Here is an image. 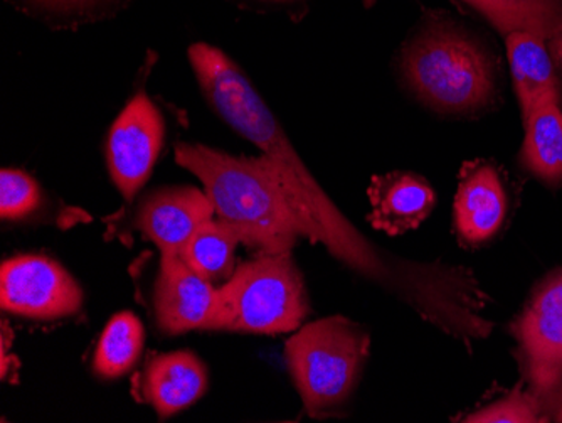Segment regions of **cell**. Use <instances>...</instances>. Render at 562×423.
I'll use <instances>...</instances> for the list:
<instances>
[{
	"mask_svg": "<svg viewBox=\"0 0 562 423\" xmlns=\"http://www.w3.org/2000/svg\"><path fill=\"white\" fill-rule=\"evenodd\" d=\"M369 349L368 331L344 315L311 322L286 341V365L308 416L327 419L349 402Z\"/></svg>",
	"mask_w": 562,
	"mask_h": 423,
	"instance_id": "cell-3",
	"label": "cell"
},
{
	"mask_svg": "<svg viewBox=\"0 0 562 423\" xmlns=\"http://www.w3.org/2000/svg\"><path fill=\"white\" fill-rule=\"evenodd\" d=\"M0 305L22 318L55 321L80 311L83 290L58 261L22 255L2 261Z\"/></svg>",
	"mask_w": 562,
	"mask_h": 423,
	"instance_id": "cell-6",
	"label": "cell"
},
{
	"mask_svg": "<svg viewBox=\"0 0 562 423\" xmlns=\"http://www.w3.org/2000/svg\"><path fill=\"white\" fill-rule=\"evenodd\" d=\"M145 331L132 312L113 315L94 352L93 371L103 380H116L131 371L144 352Z\"/></svg>",
	"mask_w": 562,
	"mask_h": 423,
	"instance_id": "cell-17",
	"label": "cell"
},
{
	"mask_svg": "<svg viewBox=\"0 0 562 423\" xmlns=\"http://www.w3.org/2000/svg\"><path fill=\"white\" fill-rule=\"evenodd\" d=\"M507 216V194L488 164L467 166L458 182L453 226L460 242L479 246L497 235Z\"/></svg>",
	"mask_w": 562,
	"mask_h": 423,
	"instance_id": "cell-12",
	"label": "cell"
},
{
	"mask_svg": "<svg viewBox=\"0 0 562 423\" xmlns=\"http://www.w3.org/2000/svg\"><path fill=\"white\" fill-rule=\"evenodd\" d=\"M206 365L192 352L151 356L134 381V394L156 410L160 420L194 405L206 393Z\"/></svg>",
	"mask_w": 562,
	"mask_h": 423,
	"instance_id": "cell-11",
	"label": "cell"
},
{
	"mask_svg": "<svg viewBox=\"0 0 562 423\" xmlns=\"http://www.w3.org/2000/svg\"><path fill=\"white\" fill-rule=\"evenodd\" d=\"M562 419V400L539 391H520L505 394L497 402L469 413L462 422L469 423H530Z\"/></svg>",
	"mask_w": 562,
	"mask_h": 423,
	"instance_id": "cell-19",
	"label": "cell"
},
{
	"mask_svg": "<svg viewBox=\"0 0 562 423\" xmlns=\"http://www.w3.org/2000/svg\"><path fill=\"white\" fill-rule=\"evenodd\" d=\"M41 191L30 174L4 169L0 174V216L4 221L22 220L37 210Z\"/></svg>",
	"mask_w": 562,
	"mask_h": 423,
	"instance_id": "cell-20",
	"label": "cell"
},
{
	"mask_svg": "<svg viewBox=\"0 0 562 423\" xmlns=\"http://www.w3.org/2000/svg\"><path fill=\"white\" fill-rule=\"evenodd\" d=\"M508 36L527 33L549 41L562 31V0H463Z\"/></svg>",
	"mask_w": 562,
	"mask_h": 423,
	"instance_id": "cell-16",
	"label": "cell"
},
{
	"mask_svg": "<svg viewBox=\"0 0 562 423\" xmlns=\"http://www.w3.org/2000/svg\"><path fill=\"white\" fill-rule=\"evenodd\" d=\"M403 73L423 102L438 112H475L494 100V63L479 43L453 27L423 31L404 49Z\"/></svg>",
	"mask_w": 562,
	"mask_h": 423,
	"instance_id": "cell-4",
	"label": "cell"
},
{
	"mask_svg": "<svg viewBox=\"0 0 562 423\" xmlns=\"http://www.w3.org/2000/svg\"><path fill=\"white\" fill-rule=\"evenodd\" d=\"M189 62L214 112L260 148L302 226L303 238L324 245L331 257L396 296L448 336L467 343L482 333L488 297L472 270L440 260L394 257L369 242L308 172L243 69L206 43L189 47Z\"/></svg>",
	"mask_w": 562,
	"mask_h": 423,
	"instance_id": "cell-1",
	"label": "cell"
},
{
	"mask_svg": "<svg viewBox=\"0 0 562 423\" xmlns=\"http://www.w3.org/2000/svg\"><path fill=\"white\" fill-rule=\"evenodd\" d=\"M214 216L206 192L192 186L154 189L142 199L135 229L150 240L160 255H181L186 243Z\"/></svg>",
	"mask_w": 562,
	"mask_h": 423,
	"instance_id": "cell-10",
	"label": "cell"
},
{
	"mask_svg": "<svg viewBox=\"0 0 562 423\" xmlns=\"http://www.w3.org/2000/svg\"><path fill=\"white\" fill-rule=\"evenodd\" d=\"M507 55L524 122L544 98L562 105V81L544 40L527 33L508 34Z\"/></svg>",
	"mask_w": 562,
	"mask_h": 423,
	"instance_id": "cell-14",
	"label": "cell"
},
{
	"mask_svg": "<svg viewBox=\"0 0 562 423\" xmlns=\"http://www.w3.org/2000/svg\"><path fill=\"white\" fill-rule=\"evenodd\" d=\"M308 314V290L292 252L258 254L239 265L226 286L221 287L211 331L292 333Z\"/></svg>",
	"mask_w": 562,
	"mask_h": 423,
	"instance_id": "cell-5",
	"label": "cell"
},
{
	"mask_svg": "<svg viewBox=\"0 0 562 423\" xmlns=\"http://www.w3.org/2000/svg\"><path fill=\"white\" fill-rule=\"evenodd\" d=\"M176 160L198 176L217 220L235 230L241 245L258 254L293 252L302 226L263 157H235L181 142Z\"/></svg>",
	"mask_w": 562,
	"mask_h": 423,
	"instance_id": "cell-2",
	"label": "cell"
},
{
	"mask_svg": "<svg viewBox=\"0 0 562 423\" xmlns=\"http://www.w3.org/2000/svg\"><path fill=\"white\" fill-rule=\"evenodd\" d=\"M239 243L232 226L211 218L186 243L181 257L199 276L213 282L235 274V252Z\"/></svg>",
	"mask_w": 562,
	"mask_h": 423,
	"instance_id": "cell-18",
	"label": "cell"
},
{
	"mask_svg": "<svg viewBox=\"0 0 562 423\" xmlns=\"http://www.w3.org/2000/svg\"><path fill=\"white\" fill-rule=\"evenodd\" d=\"M154 305L157 326L164 334L211 331L220 305V289L192 270L181 255H162Z\"/></svg>",
	"mask_w": 562,
	"mask_h": 423,
	"instance_id": "cell-9",
	"label": "cell"
},
{
	"mask_svg": "<svg viewBox=\"0 0 562 423\" xmlns=\"http://www.w3.org/2000/svg\"><path fill=\"white\" fill-rule=\"evenodd\" d=\"M372 211L369 223L390 236L418 229L429 216L437 196L425 179L409 172H394L372 179Z\"/></svg>",
	"mask_w": 562,
	"mask_h": 423,
	"instance_id": "cell-13",
	"label": "cell"
},
{
	"mask_svg": "<svg viewBox=\"0 0 562 423\" xmlns=\"http://www.w3.org/2000/svg\"><path fill=\"white\" fill-rule=\"evenodd\" d=\"M526 125L520 160L524 167L548 186L562 182L561 103L544 98L536 105Z\"/></svg>",
	"mask_w": 562,
	"mask_h": 423,
	"instance_id": "cell-15",
	"label": "cell"
},
{
	"mask_svg": "<svg viewBox=\"0 0 562 423\" xmlns=\"http://www.w3.org/2000/svg\"><path fill=\"white\" fill-rule=\"evenodd\" d=\"M549 53H551L552 59H554L555 66L559 71H562V31L555 34L554 37L548 41Z\"/></svg>",
	"mask_w": 562,
	"mask_h": 423,
	"instance_id": "cell-21",
	"label": "cell"
},
{
	"mask_svg": "<svg viewBox=\"0 0 562 423\" xmlns=\"http://www.w3.org/2000/svg\"><path fill=\"white\" fill-rule=\"evenodd\" d=\"M513 333L532 390L562 400V270L533 292Z\"/></svg>",
	"mask_w": 562,
	"mask_h": 423,
	"instance_id": "cell-7",
	"label": "cell"
},
{
	"mask_svg": "<svg viewBox=\"0 0 562 423\" xmlns=\"http://www.w3.org/2000/svg\"><path fill=\"white\" fill-rule=\"evenodd\" d=\"M164 134L162 115L145 93L135 94L110 129L106 164L113 185L126 201H134L150 178Z\"/></svg>",
	"mask_w": 562,
	"mask_h": 423,
	"instance_id": "cell-8",
	"label": "cell"
},
{
	"mask_svg": "<svg viewBox=\"0 0 562 423\" xmlns=\"http://www.w3.org/2000/svg\"><path fill=\"white\" fill-rule=\"evenodd\" d=\"M43 4L55 5V8H81L91 4L94 0H40Z\"/></svg>",
	"mask_w": 562,
	"mask_h": 423,
	"instance_id": "cell-22",
	"label": "cell"
}]
</instances>
